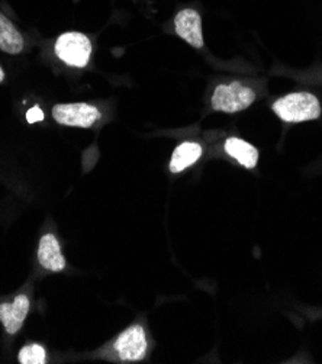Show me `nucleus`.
I'll list each match as a JSON object with an SVG mask.
<instances>
[{
	"label": "nucleus",
	"mask_w": 322,
	"mask_h": 364,
	"mask_svg": "<svg viewBox=\"0 0 322 364\" xmlns=\"http://www.w3.org/2000/svg\"><path fill=\"white\" fill-rule=\"evenodd\" d=\"M274 114L284 122H305L321 117V103L318 97L308 92L289 93L273 103Z\"/></svg>",
	"instance_id": "obj_1"
},
{
	"label": "nucleus",
	"mask_w": 322,
	"mask_h": 364,
	"mask_svg": "<svg viewBox=\"0 0 322 364\" xmlns=\"http://www.w3.org/2000/svg\"><path fill=\"white\" fill-rule=\"evenodd\" d=\"M256 100V93L253 89L244 86L240 82H232L230 85H220L212 95V109L225 114H235L244 111L252 106Z\"/></svg>",
	"instance_id": "obj_2"
},
{
	"label": "nucleus",
	"mask_w": 322,
	"mask_h": 364,
	"mask_svg": "<svg viewBox=\"0 0 322 364\" xmlns=\"http://www.w3.org/2000/svg\"><path fill=\"white\" fill-rule=\"evenodd\" d=\"M57 57L70 67L83 68L92 55V43L85 33L65 32L55 43Z\"/></svg>",
	"instance_id": "obj_3"
},
{
	"label": "nucleus",
	"mask_w": 322,
	"mask_h": 364,
	"mask_svg": "<svg viewBox=\"0 0 322 364\" xmlns=\"http://www.w3.org/2000/svg\"><path fill=\"white\" fill-rule=\"evenodd\" d=\"M102 114L99 109L89 103H63L53 107V118L55 122L64 127L92 128Z\"/></svg>",
	"instance_id": "obj_4"
},
{
	"label": "nucleus",
	"mask_w": 322,
	"mask_h": 364,
	"mask_svg": "<svg viewBox=\"0 0 322 364\" xmlns=\"http://www.w3.org/2000/svg\"><path fill=\"white\" fill-rule=\"evenodd\" d=\"M115 350L122 361H139L149 350L147 336L141 325H132L115 341Z\"/></svg>",
	"instance_id": "obj_5"
},
{
	"label": "nucleus",
	"mask_w": 322,
	"mask_h": 364,
	"mask_svg": "<svg viewBox=\"0 0 322 364\" xmlns=\"http://www.w3.org/2000/svg\"><path fill=\"white\" fill-rule=\"evenodd\" d=\"M176 33L195 48L203 47L202 19L200 15L193 9H183L174 18Z\"/></svg>",
	"instance_id": "obj_6"
},
{
	"label": "nucleus",
	"mask_w": 322,
	"mask_h": 364,
	"mask_svg": "<svg viewBox=\"0 0 322 364\" xmlns=\"http://www.w3.org/2000/svg\"><path fill=\"white\" fill-rule=\"evenodd\" d=\"M31 302L26 295H18L12 302L0 305V321L8 334L15 336L21 331L29 312Z\"/></svg>",
	"instance_id": "obj_7"
},
{
	"label": "nucleus",
	"mask_w": 322,
	"mask_h": 364,
	"mask_svg": "<svg viewBox=\"0 0 322 364\" xmlns=\"http://www.w3.org/2000/svg\"><path fill=\"white\" fill-rule=\"evenodd\" d=\"M38 262L48 272H63L65 269V259L61 252L60 242L54 234L43 235L38 245Z\"/></svg>",
	"instance_id": "obj_8"
},
{
	"label": "nucleus",
	"mask_w": 322,
	"mask_h": 364,
	"mask_svg": "<svg viewBox=\"0 0 322 364\" xmlns=\"http://www.w3.org/2000/svg\"><path fill=\"white\" fill-rule=\"evenodd\" d=\"M202 156V147L198 142H182L177 145L176 150L173 151L171 160H170V171L173 174L181 173L195 164Z\"/></svg>",
	"instance_id": "obj_9"
},
{
	"label": "nucleus",
	"mask_w": 322,
	"mask_h": 364,
	"mask_svg": "<svg viewBox=\"0 0 322 364\" xmlns=\"http://www.w3.org/2000/svg\"><path fill=\"white\" fill-rule=\"evenodd\" d=\"M225 151L228 156L235 159L245 168H254L259 161V151L254 145L248 144L240 138H228L225 141Z\"/></svg>",
	"instance_id": "obj_10"
},
{
	"label": "nucleus",
	"mask_w": 322,
	"mask_h": 364,
	"mask_svg": "<svg viewBox=\"0 0 322 364\" xmlns=\"http://www.w3.org/2000/svg\"><path fill=\"white\" fill-rule=\"evenodd\" d=\"M23 46L25 43L22 33L4 14H0V50L16 55L22 53Z\"/></svg>",
	"instance_id": "obj_11"
},
{
	"label": "nucleus",
	"mask_w": 322,
	"mask_h": 364,
	"mask_svg": "<svg viewBox=\"0 0 322 364\" xmlns=\"http://www.w3.org/2000/svg\"><path fill=\"white\" fill-rule=\"evenodd\" d=\"M18 360L21 364H45L47 351L40 344H28L21 348Z\"/></svg>",
	"instance_id": "obj_12"
},
{
	"label": "nucleus",
	"mask_w": 322,
	"mask_h": 364,
	"mask_svg": "<svg viewBox=\"0 0 322 364\" xmlns=\"http://www.w3.org/2000/svg\"><path fill=\"white\" fill-rule=\"evenodd\" d=\"M44 119V112L38 106H33L31 107L29 111L26 112V121L29 124H35V122H41Z\"/></svg>",
	"instance_id": "obj_13"
},
{
	"label": "nucleus",
	"mask_w": 322,
	"mask_h": 364,
	"mask_svg": "<svg viewBox=\"0 0 322 364\" xmlns=\"http://www.w3.org/2000/svg\"><path fill=\"white\" fill-rule=\"evenodd\" d=\"M4 79H5V71H4L2 67H0V83L4 82Z\"/></svg>",
	"instance_id": "obj_14"
}]
</instances>
